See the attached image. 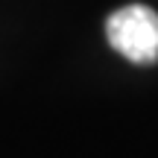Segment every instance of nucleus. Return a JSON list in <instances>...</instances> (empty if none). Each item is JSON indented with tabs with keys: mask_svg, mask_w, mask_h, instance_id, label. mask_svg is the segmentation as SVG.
<instances>
[{
	"mask_svg": "<svg viewBox=\"0 0 158 158\" xmlns=\"http://www.w3.org/2000/svg\"><path fill=\"white\" fill-rule=\"evenodd\" d=\"M106 38L123 59L135 64L158 62V12L143 3H129L111 12L106 21Z\"/></svg>",
	"mask_w": 158,
	"mask_h": 158,
	"instance_id": "nucleus-1",
	"label": "nucleus"
}]
</instances>
